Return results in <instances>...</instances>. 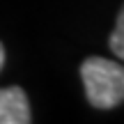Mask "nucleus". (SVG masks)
I'll use <instances>...</instances> for the list:
<instances>
[{
    "label": "nucleus",
    "mask_w": 124,
    "mask_h": 124,
    "mask_svg": "<svg viewBox=\"0 0 124 124\" xmlns=\"http://www.w3.org/2000/svg\"><path fill=\"white\" fill-rule=\"evenodd\" d=\"M80 78L94 108L110 110L124 103V67L120 62L92 55L80 64Z\"/></svg>",
    "instance_id": "obj_1"
},
{
    "label": "nucleus",
    "mask_w": 124,
    "mask_h": 124,
    "mask_svg": "<svg viewBox=\"0 0 124 124\" xmlns=\"http://www.w3.org/2000/svg\"><path fill=\"white\" fill-rule=\"evenodd\" d=\"M30 103L18 85L0 87V124H30Z\"/></svg>",
    "instance_id": "obj_2"
},
{
    "label": "nucleus",
    "mask_w": 124,
    "mask_h": 124,
    "mask_svg": "<svg viewBox=\"0 0 124 124\" xmlns=\"http://www.w3.org/2000/svg\"><path fill=\"white\" fill-rule=\"evenodd\" d=\"M108 46H110V51H113L120 60H124V5H122L120 14H117L115 30H113L110 39H108Z\"/></svg>",
    "instance_id": "obj_3"
},
{
    "label": "nucleus",
    "mask_w": 124,
    "mask_h": 124,
    "mask_svg": "<svg viewBox=\"0 0 124 124\" xmlns=\"http://www.w3.org/2000/svg\"><path fill=\"white\" fill-rule=\"evenodd\" d=\"M5 67V46H2V41H0V69Z\"/></svg>",
    "instance_id": "obj_4"
}]
</instances>
